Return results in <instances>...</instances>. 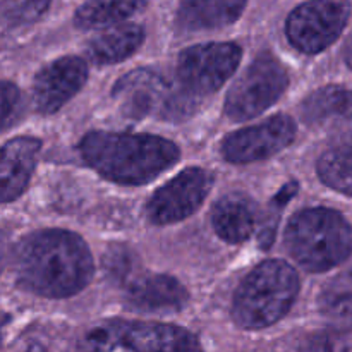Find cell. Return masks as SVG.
I'll list each match as a JSON object with an SVG mask.
<instances>
[{
  "mask_svg": "<svg viewBox=\"0 0 352 352\" xmlns=\"http://www.w3.org/2000/svg\"><path fill=\"white\" fill-rule=\"evenodd\" d=\"M126 298L136 308L144 311H179L188 302V291L168 275L136 274L122 282Z\"/></svg>",
  "mask_w": 352,
  "mask_h": 352,
  "instance_id": "obj_13",
  "label": "cell"
},
{
  "mask_svg": "<svg viewBox=\"0 0 352 352\" xmlns=\"http://www.w3.org/2000/svg\"><path fill=\"white\" fill-rule=\"evenodd\" d=\"M320 179L329 188L352 196V148H336L320 158Z\"/></svg>",
  "mask_w": 352,
  "mask_h": 352,
  "instance_id": "obj_20",
  "label": "cell"
},
{
  "mask_svg": "<svg viewBox=\"0 0 352 352\" xmlns=\"http://www.w3.org/2000/svg\"><path fill=\"white\" fill-rule=\"evenodd\" d=\"M41 143L36 138H16L0 148V205L19 198L36 167Z\"/></svg>",
  "mask_w": 352,
  "mask_h": 352,
  "instance_id": "obj_14",
  "label": "cell"
},
{
  "mask_svg": "<svg viewBox=\"0 0 352 352\" xmlns=\"http://www.w3.org/2000/svg\"><path fill=\"white\" fill-rule=\"evenodd\" d=\"M79 352H201V347L181 327L110 320L86 332Z\"/></svg>",
  "mask_w": 352,
  "mask_h": 352,
  "instance_id": "obj_5",
  "label": "cell"
},
{
  "mask_svg": "<svg viewBox=\"0 0 352 352\" xmlns=\"http://www.w3.org/2000/svg\"><path fill=\"white\" fill-rule=\"evenodd\" d=\"M144 40V30L138 24L110 26L88 45V55L95 64H116L131 57Z\"/></svg>",
  "mask_w": 352,
  "mask_h": 352,
  "instance_id": "obj_17",
  "label": "cell"
},
{
  "mask_svg": "<svg viewBox=\"0 0 352 352\" xmlns=\"http://www.w3.org/2000/svg\"><path fill=\"white\" fill-rule=\"evenodd\" d=\"M285 246L308 272H327L352 253V227L333 210H302L289 222Z\"/></svg>",
  "mask_w": 352,
  "mask_h": 352,
  "instance_id": "obj_3",
  "label": "cell"
},
{
  "mask_svg": "<svg viewBox=\"0 0 352 352\" xmlns=\"http://www.w3.org/2000/svg\"><path fill=\"white\" fill-rule=\"evenodd\" d=\"M301 116L309 124L332 119L352 120V89L327 86L311 93L301 105Z\"/></svg>",
  "mask_w": 352,
  "mask_h": 352,
  "instance_id": "obj_19",
  "label": "cell"
},
{
  "mask_svg": "<svg viewBox=\"0 0 352 352\" xmlns=\"http://www.w3.org/2000/svg\"><path fill=\"white\" fill-rule=\"evenodd\" d=\"M248 0H182L177 26L184 31L220 30L241 17Z\"/></svg>",
  "mask_w": 352,
  "mask_h": 352,
  "instance_id": "obj_15",
  "label": "cell"
},
{
  "mask_svg": "<svg viewBox=\"0 0 352 352\" xmlns=\"http://www.w3.org/2000/svg\"><path fill=\"white\" fill-rule=\"evenodd\" d=\"M3 325H6V316H3V313L0 311V342H2V332H3Z\"/></svg>",
  "mask_w": 352,
  "mask_h": 352,
  "instance_id": "obj_27",
  "label": "cell"
},
{
  "mask_svg": "<svg viewBox=\"0 0 352 352\" xmlns=\"http://www.w3.org/2000/svg\"><path fill=\"white\" fill-rule=\"evenodd\" d=\"M17 282L45 298L78 294L93 277V260L85 241L67 230H40L19 243L14 256Z\"/></svg>",
  "mask_w": 352,
  "mask_h": 352,
  "instance_id": "obj_1",
  "label": "cell"
},
{
  "mask_svg": "<svg viewBox=\"0 0 352 352\" xmlns=\"http://www.w3.org/2000/svg\"><path fill=\"white\" fill-rule=\"evenodd\" d=\"M26 352H45L43 349H41V347L40 346H31L30 347V349H28Z\"/></svg>",
  "mask_w": 352,
  "mask_h": 352,
  "instance_id": "obj_28",
  "label": "cell"
},
{
  "mask_svg": "<svg viewBox=\"0 0 352 352\" xmlns=\"http://www.w3.org/2000/svg\"><path fill=\"white\" fill-rule=\"evenodd\" d=\"M322 311L340 327L352 329V294H327L322 298Z\"/></svg>",
  "mask_w": 352,
  "mask_h": 352,
  "instance_id": "obj_24",
  "label": "cell"
},
{
  "mask_svg": "<svg viewBox=\"0 0 352 352\" xmlns=\"http://www.w3.org/2000/svg\"><path fill=\"white\" fill-rule=\"evenodd\" d=\"M296 191H298V184L285 186V188L275 196L274 201L270 203V210H268L267 219H265L263 227H261L260 239H261V244H263V248H268L272 244V241H274V234H275V229H277L278 219H280L282 208L287 205V201L296 195Z\"/></svg>",
  "mask_w": 352,
  "mask_h": 352,
  "instance_id": "obj_23",
  "label": "cell"
},
{
  "mask_svg": "<svg viewBox=\"0 0 352 352\" xmlns=\"http://www.w3.org/2000/svg\"><path fill=\"white\" fill-rule=\"evenodd\" d=\"M256 206L248 196L234 192L220 199L212 212V223L220 239L230 244L244 243L256 227Z\"/></svg>",
  "mask_w": 352,
  "mask_h": 352,
  "instance_id": "obj_16",
  "label": "cell"
},
{
  "mask_svg": "<svg viewBox=\"0 0 352 352\" xmlns=\"http://www.w3.org/2000/svg\"><path fill=\"white\" fill-rule=\"evenodd\" d=\"M0 272H2V258H0Z\"/></svg>",
  "mask_w": 352,
  "mask_h": 352,
  "instance_id": "obj_29",
  "label": "cell"
},
{
  "mask_svg": "<svg viewBox=\"0 0 352 352\" xmlns=\"http://www.w3.org/2000/svg\"><path fill=\"white\" fill-rule=\"evenodd\" d=\"M21 110V93L12 82L0 81V131L17 119Z\"/></svg>",
  "mask_w": 352,
  "mask_h": 352,
  "instance_id": "obj_25",
  "label": "cell"
},
{
  "mask_svg": "<svg viewBox=\"0 0 352 352\" xmlns=\"http://www.w3.org/2000/svg\"><path fill=\"white\" fill-rule=\"evenodd\" d=\"M79 151L100 175L122 186L146 184L179 158L172 141L150 134L89 133Z\"/></svg>",
  "mask_w": 352,
  "mask_h": 352,
  "instance_id": "obj_2",
  "label": "cell"
},
{
  "mask_svg": "<svg viewBox=\"0 0 352 352\" xmlns=\"http://www.w3.org/2000/svg\"><path fill=\"white\" fill-rule=\"evenodd\" d=\"M148 0H88L76 10L74 23L81 30L117 26L146 7Z\"/></svg>",
  "mask_w": 352,
  "mask_h": 352,
  "instance_id": "obj_18",
  "label": "cell"
},
{
  "mask_svg": "<svg viewBox=\"0 0 352 352\" xmlns=\"http://www.w3.org/2000/svg\"><path fill=\"white\" fill-rule=\"evenodd\" d=\"M52 0H0V17L10 26H23L40 19Z\"/></svg>",
  "mask_w": 352,
  "mask_h": 352,
  "instance_id": "obj_21",
  "label": "cell"
},
{
  "mask_svg": "<svg viewBox=\"0 0 352 352\" xmlns=\"http://www.w3.org/2000/svg\"><path fill=\"white\" fill-rule=\"evenodd\" d=\"M113 98L120 112L131 119L179 120L196 107L195 96L150 69H136L120 78L113 86Z\"/></svg>",
  "mask_w": 352,
  "mask_h": 352,
  "instance_id": "obj_6",
  "label": "cell"
},
{
  "mask_svg": "<svg viewBox=\"0 0 352 352\" xmlns=\"http://www.w3.org/2000/svg\"><path fill=\"white\" fill-rule=\"evenodd\" d=\"M299 292V278L285 261H265L239 285L234 298L232 318L241 329L258 330L284 318Z\"/></svg>",
  "mask_w": 352,
  "mask_h": 352,
  "instance_id": "obj_4",
  "label": "cell"
},
{
  "mask_svg": "<svg viewBox=\"0 0 352 352\" xmlns=\"http://www.w3.org/2000/svg\"><path fill=\"white\" fill-rule=\"evenodd\" d=\"M349 14L347 0H308L289 14L285 33L299 52L318 54L340 36Z\"/></svg>",
  "mask_w": 352,
  "mask_h": 352,
  "instance_id": "obj_8",
  "label": "cell"
},
{
  "mask_svg": "<svg viewBox=\"0 0 352 352\" xmlns=\"http://www.w3.org/2000/svg\"><path fill=\"white\" fill-rule=\"evenodd\" d=\"M294 136V120L291 117L275 116L258 126L230 134L222 144V155L232 164L261 162L287 148Z\"/></svg>",
  "mask_w": 352,
  "mask_h": 352,
  "instance_id": "obj_11",
  "label": "cell"
},
{
  "mask_svg": "<svg viewBox=\"0 0 352 352\" xmlns=\"http://www.w3.org/2000/svg\"><path fill=\"white\" fill-rule=\"evenodd\" d=\"M344 58H346V64L352 69V36L349 38L346 45V50H344Z\"/></svg>",
  "mask_w": 352,
  "mask_h": 352,
  "instance_id": "obj_26",
  "label": "cell"
},
{
  "mask_svg": "<svg viewBox=\"0 0 352 352\" xmlns=\"http://www.w3.org/2000/svg\"><path fill=\"white\" fill-rule=\"evenodd\" d=\"M287 85L289 76L280 60L272 54H261L230 88L226 113L234 120L253 119L274 105Z\"/></svg>",
  "mask_w": 352,
  "mask_h": 352,
  "instance_id": "obj_7",
  "label": "cell"
},
{
  "mask_svg": "<svg viewBox=\"0 0 352 352\" xmlns=\"http://www.w3.org/2000/svg\"><path fill=\"white\" fill-rule=\"evenodd\" d=\"M241 48L234 43H206L188 48L179 55V86L191 96L217 91L237 69Z\"/></svg>",
  "mask_w": 352,
  "mask_h": 352,
  "instance_id": "obj_9",
  "label": "cell"
},
{
  "mask_svg": "<svg viewBox=\"0 0 352 352\" xmlns=\"http://www.w3.org/2000/svg\"><path fill=\"white\" fill-rule=\"evenodd\" d=\"M349 337L339 330H323L302 340L299 352H349Z\"/></svg>",
  "mask_w": 352,
  "mask_h": 352,
  "instance_id": "obj_22",
  "label": "cell"
},
{
  "mask_svg": "<svg viewBox=\"0 0 352 352\" xmlns=\"http://www.w3.org/2000/svg\"><path fill=\"white\" fill-rule=\"evenodd\" d=\"M86 78L88 67L79 57H62L41 69L33 85V103L38 112H57L85 86Z\"/></svg>",
  "mask_w": 352,
  "mask_h": 352,
  "instance_id": "obj_12",
  "label": "cell"
},
{
  "mask_svg": "<svg viewBox=\"0 0 352 352\" xmlns=\"http://www.w3.org/2000/svg\"><path fill=\"white\" fill-rule=\"evenodd\" d=\"M212 175L203 168H188L158 189L148 201V219L155 226L181 222L199 208L212 188Z\"/></svg>",
  "mask_w": 352,
  "mask_h": 352,
  "instance_id": "obj_10",
  "label": "cell"
}]
</instances>
